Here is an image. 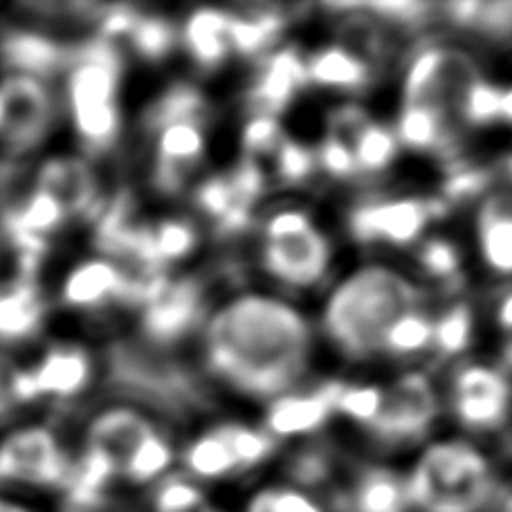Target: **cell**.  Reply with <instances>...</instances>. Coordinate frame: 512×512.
Returning a JSON list of instances; mask_svg holds the SVG:
<instances>
[{
    "label": "cell",
    "instance_id": "cell-34",
    "mask_svg": "<svg viewBox=\"0 0 512 512\" xmlns=\"http://www.w3.org/2000/svg\"><path fill=\"white\" fill-rule=\"evenodd\" d=\"M340 48L362 61L382 59L387 54V36L371 16H346L340 25Z\"/></svg>",
    "mask_w": 512,
    "mask_h": 512
},
{
    "label": "cell",
    "instance_id": "cell-13",
    "mask_svg": "<svg viewBox=\"0 0 512 512\" xmlns=\"http://www.w3.org/2000/svg\"><path fill=\"white\" fill-rule=\"evenodd\" d=\"M66 209L68 216H97L102 212L93 169L81 158H52L39 171V187Z\"/></svg>",
    "mask_w": 512,
    "mask_h": 512
},
{
    "label": "cell",
    "instance_id": "cell-32",
    "mask_svg": "<svg viewBox=\"0 0 512 512\" xmlns=\"http://www.w3.org/2000/svg\"><path fill=\"white\" fill-rule=\"evenodd\" d=\"M185 463L189 472L196 474L198 479H221L225 474L236 470L230 447H227V443L216 429L196 438V441L187 447Z\"/></svg>",
    "mask_w": 512,
    "mask_h": 512
},
{
    "label": "cell",
    "instance_id": "cell-10",
    "mask_svg": "<svg viewBox=\"0 0 512 512\" xmlns=\"http://www.w3.org/2000/svg\"><path fill=\"white\" fill-rule=\"evenodd\" d=\"M452 405L468 429H497L508 416L510 384L504 373L472 364L456 373Z\"/></svg>",
    "mask_w": 512,
    "mask_h": 512
},
{
    "label": "cell",
    "instance_id": "cell-53",
    "mask_svg": "<svg viewBox=\"0 0 512 512\" xmlns=\"http://www.w3.org/2000/svg\"><path fill=\"white\" fill-rule=\"evenodd\" d=\"M18 376H21V369H18L7 355H0V416H5L9 409L18 405V398H16Z\"/></svg>",
    "mask_w": 512,
    "mask_h": 512
},
{
    "label": "cell",
    "instance_id": "cell-58",
    "mask_svg": "<svg viewBox=\"0 0 512 512\" xmlns=\"http://www.w3.org/2000/svg\"><path fill=\"white\" fill-rule=\"evenodd\" d=\"M506 171H508V176L512 178V155L506 160Z\"/></svg>",
    "mask_w": 512,
    "mask_h": 512
},
{
    "label": "cell",
    "instance_id": "cell-31",
    "mask_svg": "<svg viewBox=\"0 0 512 512\" xmlns=\"http://www.w3.org/2000/svg\"><path fill=\"white\" fill-rule=\"evenodd\" d=\"M7 216L9 221L21 227L27 234L45 239V236L61 227L68 214L50 194L36 189L21 207H9Z\"/></svg>",
    "mask_w": 512,
    "mask_h": 512
},
{
    "label": "cell",
    "instance_id": "cell-51",
    "mask_svg": "<svg viewBox=\"0 0 512 512\" xmlns=\"http://www.w3.org/2000/svg\"><path fill=\"white\" fill-rule=\"evenodd\" d=\"M310 230H313V221H310V216L306 212L288 209V212H281L272 218L268 227H265V234H268V241H281L306 234Z\"/></svg>",
    "mask_w": 512,
    "mask_h": 512
},
{
    "label": "cell",
    "instance_id": "cell-5",
    "mask_svg": "<svg viewBox=\"0 0 512 512\" xmlns=\"http://www.w3.org/2000/svg\"><path fill=\"white\" fill-rule=\"evenodd\" d=\"M72 465L45 427H27L0 445V479L41 488H66Z\"/></svg>",
    "mask_w": 512,
    "mask_h": 512
},
{
    "label": "cell",
    "instance_id": "cell-4",
    "mask_svg": "<svg viewBox=\"0 0 512 512\" xmlns=\"http://www.w3.org/2000/svg\"><path fill=\"white\" fill-rule=\"evenodd\" d=\"M418 512H481L495 499V481L483 454L465 443H436L407 479Z\"/></svg>",
    "mask_w": 512,
    "mask_h": 512
},
{
    "label": "cell",
    "instance_id": "cell-56",
    "mask_svg": "<svg viewBox=\"0 0 512 512\" xmlns=\"http://www.w3.org/2000/svg\"><path fill=\"white\" fill-rule=\"evenodd\" d=\"M0 512H30L23 506H16V504H9V501H3L0 499Z\"/></svg>",
    "mask_w": 512,
    "mask_h": 512
},
{
    "label": "cell",
    "instance_id": "cell-33",
    "mask_svg": "<svg viewBox=\"0 0 512 512\" xmlns=\"http://www.w3.org/2000/svg\"><path fill=\"white\" fill-rule=\"evenodd\" d=\"M223 441L230 447L234 456L236 470H250L256 465L270 459L272 452L277 450V443L268 432L245 427V425H223L216 429Z\"/></svg>",
    "mask_w": 512,
    "mask_h": 512
},
{
    "label": "cell",
    "instance_id": "cell-42",
    "mask_svg": "<svg viewBox=\"0 0 512 512\" xmlns=\"http://www.w3.org/2000/svg\"><path fill=\"white\" fill-rule=\"evenodd\" d=\"M155 250H158L160 261L167 265L169 261L185 259L196 245V230L187 221H162L158 227H153Z\"/></svg>",
    "mask_w": 512,
    "mask_h": 512
},
{
    "label": "cell",
    "instance_id": "cell-43",
    "mask_svg": "<svg viewBox=\"0 0 512 512\" xmlns=\"http://www.w3.org/2000/svg\"><path fill=\"white\" fill-rule=\"evenodd\" d=\"M501 93L504 90L488 84V81H477L461 104L459 115L463 117V122L470 126H488L497 122L501 111Z\"/></svg>",
    "mask_w": 512,
    "mask_h": 512
},
{
    "label": "cell",
    "instance_id": "cell-8",
    "mask_svg": "<svg viewBox=\"0 0 512 512\" xmlns=\"http://www.w3.org/2000/svg\"><path fill=\"white\" fill-rule=\"evenodd\" d=\"M52 102L39 79L12 75L0 84V135L16 153L30 151L48 133Z\"/></svg>",
    "mask_w": 512,
    "mask_h": 512
},
{
    "label": "cell",
    "instance_id": "cell-17",
    "mask_svg": "<svg viewBox=\"0 0 512 512\" xmlns=\"http://www.w3.org/2000/svg\"><path fill=\"white\" fill-rule=\"evenodd\" d=\"M342 382H326L308 396H281L265 418L270 436H297L322 429L335 411V396Z\"/></svg>",
    "mask_w": 512,
    "mask_h": 512
},
{
    "label": "cell",
    "instance_id": "cell-52",
    "mask_svg": "<svg viewBox=\"0 0 512 512\" xmlns=\"http://www.w3.org/2000/svg\"><path fill=\"white\" fill-rule=\"evenodd\" d=\"M137 21H140L137 9L128 7V5H111L106 16L99 21V36L106 41H111V39H115V36H122V34L131 36Z\"/></svg>",
    "mask_w": 512,
    "mask_h": 512
},
{
    "label": "cell",
    "instance_id": "cell-3",
    "mask_svg": "<svg viewBox=\"0 0 512 512\" xmlns=\"http://www.w3.org/2000/svg\"><path fill=\"white\" fill-rule=\"evenodd\" d=\"M106 382L120 396L171 418L194 416L209 407V393L194 373L153 344L117 340L108 346Z\"/></svg>",
    "mask_w": 512,
    "mask_h": 512
},
{
    "label": "cell",
    "instance_id": "cell-2",
    "mask_svg": "<svg viewBox=\"0 0 512 512\" xmlns=\"http://www.w3.org/2000/svg\"><path fill=\"white\" fill-rule=\"evenodd\" d=\"M423 292L414 283L380 265L351 274L333 292L324 310V328L346 358L367 360L382 351L389 328L414 313Z\"/></svg>",
    "mask_w": 512,
    "mask_h": 512
},
{
    "label": "cell",
    "instance_id": "cell-21",
    "mask_svg": "<svg viewBox=\"0 0 512 512\" xmlns=\"http://www.w3.org/2000/svg\"><path fill=\"white\" fill-rule=\"evenodd\" d=\"M45 310L36 281L18 279L14 286L0 290V342H23L39 333Z\"/></svg>",
    "mask_w": 512,
    "mask_h": 512
},
{
    "label": "cell",
    "instance_id": "cell-11",
    "mask_svg": "<svg viewBox=\"0 0 512 512\" xmlns=\"http://www.w3.org/2000/svg\"><path fill=\"white\" fill-rule=\"evenodd\" d=\"M203 315V286L196 279L171 281L167 290L144 308L142 331L149 344L169 346L196 328Z\"/></svg>",
    "mask_w": 512,
    "mask_h": 512
},
{
    "label": "cell",
    "instance_id": "cell-22",
    "mask_svg": "<svg viewBox=\"0 0 512 512\" xmlns=\"http://www.w3.org/2000/svg\"><path fill=\"white\" fill-rule=\"evenodd\" d=\"M191 59L198 68L216 70L230 57V14L221 9H198L189 16L182 32Z\"/></svg>",
    "mask_w": 512,
    "mask_h": 512
},
{
    "label": "cell",
    "instance_id": "cell-16",
    "mask_svg": "<svg viewBox=\"0 0 512 512\" xmlns=\"http://www.w3.org/2000/svg\"><path fill=\"white\" fill-rule=\"evenodd\" d=\"M205 153L200 126L180 124L160 133L158 162H155V187L162 194H178L187 185L191 171L198 167Z\"/></svg>",
    "mask_w": 512,
    "mask_h": 512
},
{
    "label": "cell",
    "instance_id": "cell-20",
    "mask_svg": "<svg viewBox=\"0 0 512 512\" xmlns=\"http://www.w3.org/2000/svg\"><path fill=\"white\" fill-rule=\"evenodd\" d=\"M32 373L36 391L41 396L70 398L86 389V384L93 376V364L88 353L79 346H54L43 355L39 367Z\"/></svg>",
    "mask_w": 512,
    "mask_h": 512
},
{
    "label": "cell",
    "instance_id": "cell-15",
    "mask_svg": "<svg viewBox=\"0 0 512 512\" xmlns=\"http://www.w3.org/2000/svg\"><path fill=\"white\" fill-rule=\"evenodd\" d=\"M75 48L61 45L48 36L12 30L0 39V61L23 77H50L72 66Z\"/></svg>",
    "mask_w": 512,
    "mask_h": 512
},
{
    "label": "cell",
    "instance_id": "cell-26",
    "mask_svg": "<svg viewBox=\"0 0 512 512\" xmlns=\"http://www.w3.org/2000/svg\"><path fill=\"white\" fill-rule=\"evenodd\" d=\"M306 70L308 81L322 88L362 90L373 81V70L369 63L340 48V45L315 52L306 61Z\"/></svg>",
    "mask_w": 512,
    "mask_h": 512
},
{
    "label": "cell",
    "instance_id": "cell-18",
    "mask_svg": "<svg viewBox=\"0 0 512 512\" xmlns=\"http://www.w3.org/2000/svg\"><path fill=\"white\" fill-rule=\"evenodd\" d=\"M340 512H409L407 481L387 468H367L358 474L353 486L337 492Z\"/></svg>",
    "mask_w": 512,
    "mask_h": 512
},
{
    "label": "cell",
    "instance_id": "cell-28",
    "mask_svg": "<svg viewBox=\"0 0 512 512\" xmlns=\"http://www.w3.org/2000/svg\"><path fill=\"white\" fill-rule=\"evenodd\" d=\"M286 16L272 9L252 16H230V48L241 57H259L279 39Z\"/></svg>",
    "mask_w": 512,
    "mask_h": 512
},
{
    "label": "cell",
    "instance_id": "cell-57",
    "mask_svg": "<svg viewBox=\"0 0 512 512\" xmlns=\"http://www.w3.org/2000/svg\"><path fill=\"white\" fill-rule=\"evenodd\" d=\"M501 360H504V367H506L508 371H512V340L506 344V349H504V355H501Z\"/></svg>",
    "mask_w": 512,
    "mask_h": 512
},
{
    "label": "cell",
    "instance_id": "cell-19",
    "mask_svg": "<svg viewBox=\"0 0 512 512\" xmlns=\"http://www.w3.org/2000/svg\"><path fill=\"white\" fill-rule=\"evenodd\" d=\"M151 434H155V429L140 411L111 409L95 418V423L90 425L88 447L106 454L122 472L133 452Z\"/></svg>",
    "mask_w": 512,
    "mask_h": 512
},
{
    "label": "cell",
    "instance_id": "cell-50",
    "mask_svg": "<svg viewBox=\"0 0 512 512\" xmlns=\"http://www.w3.org/2000/svg\"><path fill=\"white\" fill-rule=\"evenodd\" d=\"M364 12L376 14L382 21L396 23V25H418L425 23L432 7L425 3H369L362 5Z\"/></svg>",
    "mask_w": 512,
    "mask_h": 512
},
{
    "label": "cell",
    "instance_id": "cell-45",
    "mask_svg": "<svg viewBox=\"0 0 512 512\" xmlns=\"http://www.w3.org/2000/svg\"><path fill=\"white\" fill-rule=\"evenodd\" d=\"M418 261L429 277L441 279L445 283L459 281L461 270V254L450 241L445 239H432L423 245L418 252Z\"/></svg>",
    "mask_w": 512,
    "mask_h": 512
},
{
    "label": "cell",
    "instance_id": "cell-46",
    "mask_svg": "<svg viewBox=\"0 0 512 512\" xmlns=\"http://www.w3.org/2000/svg\"><path fill=\"white\" fill-rule=\"evenodd\" d=\"M205 504L207 501L203 497V492H200L194 483L180 477H173L160 483L153 497L155 512H191Z\"/></svg>",
    "mask_w": 512,
    "mask_h": 512
},
{
    "label": "cell",
    "instance_id": "cell-29",
    "mask_svg": "<svg viewBox=\"0 0 512 512\" xmlns=\"http://www.w3.org/2000/svg\"><path fill=\"white\" fill-rule=\"evenodd\" d=\"M450 21L490 39H512V3H450L443 7Z\"/></svg>",
    "mask_w": 512,
    "mask_h": 512
},
{
    "label": "cell",
    "instance_id": "cell-38",
    "mask_svg": "<svg viewBox=\"0 0 512 512\" xmlns=\"http://www.w3.org/2000/svg\"><path fill=\"white\" fill-rule=\"evenodd\" d=\"M171 447L160 434H151L137 447L131 459L124 465L122 474L133 483H149L158 479L160 474L171 465Z\"/></svg>",
    "mask_w": 512,
    "mask_h": 512
},
{
    "label": "cell",
    "instance_id": "cell-41",
    "mask_svg": "<svg viewBox=\"0 0 512 512\" xmlns=\"http://www.w3.org/2000/svg\"><path fill=\"white\" fill-rule=\"evenodd\" d=\"M384 400V391L378 387H351V384H340L335 396V411L349 416L353 420H360L364 425H371L376 416L380 414Z\"/></svg>",
    "mask_w": 512,
    "mask_h": 512
},
{
    "label": "cell",
    "instance_id": "cell-48",
    "mask_svg": "<svg viewBox=\"0 0 512 512\" xmlns=\"http://www.w3.org/2000/svg\"><path fill=\"white\" fill-rule=\"evenodd\" d=\"M286 140L281 133V124L277 117L272 115H254L252 120L243 128V151L248 153V158L263 153H277L281 142Z\"/></svg>",
    "mask_w": 512,
    "mask_h": 512
},
{
    "label": "cell",
    "instance_id": "cell-30",
    "mask_svg": "<svg viewBox=\"0 0 512 512\" xmlns=\"http://www.w3.org/2000/svg\"><path fill=\"white\" fill-rule=\"evenodd\" d=\"M360 173H380L396 160L398 137L387 126L369 122L351 144Z\"/></svg>",
    "mask_w": 512,
    "mask_h": 512
},
{
    "label": "cell",
    "instance_id": "cell-1",
    "mask_svg": "<svg viewBox=\"0 0 512 512\" xmlns=\"http://www.w3.org/2000/svg\"><path fill=\"white\" fill-rule=\"evenodd\" d=\"M310 346L306 319L283 301L261 295L234 299L207 328L209 367L252 398H281L304 376Z\"/></svg>",
    "mask_w": 512,
    "mask_h": 512
},
{
    "label": "cell",
    "instance_id": "cell-44",
    "mask_svg": "<svg viewBox=\"0 0 512 512\" xmlns=\"http://www.w3.org/2000/svg\"><path fill=\"white\" fill-rule=\"evenodd\" d=\"M317 164V153L295 140H283L277 149V173L288 185H301L313 176Z\"/></svg>",
    "mask_w": 512,
    "mask_h": 512
},
{
    "label": "cell",
    "instance_id": "cell-12",
    "mask_svg": "<svg viewBox=\"0 0 512 512\" xmlns=\"http://www.w3.org/2000/svg\"><path fill=\"white\" fill-rule=\"evenodd\" d=\"M331 263V243L315 227L292 239L268 241L263 250V265L272 277L288 286H313Z\"/></svg>",
    "mask_w": 512,
    "mask_h": 512
},
{
    "label": "cell",
    "instance_id": "cell-27",
    "mask_svg": "<svg viewBox=\"0 0 512 512\" xmlns=\"http://www.w3.org/2000/svg\"><path fill=\"white\" fill-rule=\"evenodd\" d=\"M207 113L209 104L198 88L189 84H176L146 108L144 126L158 133L180 124L200 126L205 122Z\"/></svg>",
    "mask_w": 512,
    "mask_h": 512
},
{
    "label": "cell",
    "instance_id": "cell-37",
    "mask_svg": "<svg viewBox=\"0 0 512 512\" xmlns=\"http://www.w3.org/2000/svg\"><path fill=\"white\" fill-rule=\"evenodd\" d=\"M474 315L468 304H456L434 324V344L445 358L459 355L470 346Z\"/></svg>",
    "mask_w": 512,
    "mask_h": 512
},
{
    "label": "cell",
    "instance_id": "cell-39",
    "mask_svg": "<svg viewBox=\"0 0 512 512\" xmlns=\"http://www.w3.org/2000/svg\"><path fill=\"white\" fill-rule=\"evenodd\" d=\"M333 474V452L324 445H310L292 456L288 477L301 488L326 486Z\"/></svg>",
    "mask_w": 512,
    "mask_h": 512
},
{
    "label": "cell",
    "instance_id": "cell-55",
    "mask_svg": "<svg viewBox=\"0 0 512 512\" xmlns=\"http://www.w3.org/2000/svg\"><path fill=\"white\" fill-rule=\"evenodd\" d=\"M499 120L512 124V88L504 90L501 93V111H499Z\"/></svg>",
    "mask_w": 512,
    "mask_h": 512
},
{
    "label": "cell",
    "instance_id": "cell-36",
    "mask_svg": "<svg viewBox=\"0 0 512 512\" xmlns=\"http://www.w3.org/2000/svg\"><path fill=\"white\" fill-rule=\"evenodd\" d=\"M131 41L142 59L162 61L176 45V27L164 16H140L131 32Z\"/></svg>",
    "mask_w": 512,
    "mask_h": 512
},
{
    "label": "cell",
    "instance_id": "cell-49",
    "mask_svg": "<svg viewBox=\"0 0 512 512\" xmlns=\"http://www.w3.org/2000/svg\"><path fill=\"white\" fill-rule=\"evenodd\" d=\"M317 164L333 178L349 180L360 173L358 162H355V153L346 142L337 140V137L328 135L317 151Z\"/></svg>",
    "mask_w": 512,
    "mask_h": 512
},
{
    "label": "cell",
    "instance_id": "cell-6",
    "mask_svg": "<svg viewBox=\"0 0 512 512\" xmlns=\"http://www.w3.org/2000/svg\"><path fill=\"white\" fill-rule=\"evenodd\" d=\"M436 416L438 400L432 384L420 373H405L384 391L380 414L369 427L384 443H414L427 434Z\"/></svg>",
    "mask_w": 512,
    "mask_h": 512
},
{
    "label": "cell",
    "instance_id": "cell-14",
    "mask_svg": "<svg viewBox=\"0 0 512 512\" xmlns=\"http://www.w3.org/2000/svg\"><path fill=\"white\" fill-rule=\"evenodd\" d=\"M306 84V61L301 59L297 48H283L270 54L250 90L252 113L277 117L281 111H286Z\"/></svg>",
    "mask_w": 512,
    "mask_h": 512
},
{
    "label": "cell",
    "instance_id": "cell-54",
    "mask_svg": "<svg viewBox=\"0 0 512 512\" xmlns=\"http://www.w3.org/2000/svg\"><path fill=\"white\" fill-rule=\"evenodd\" d=\"M497 319H499L501 326L508 328V331H512V292H510V295H508L504 301H501Z\"/></svg>",
    "mask_w": 512,
    "mask_h": 512
},
{
    "label": "cell",
    "instance_id": "cell-9",
    "mask_svg": "<svg viewBox=\"0 0 512 512\" xmlns=\"http://www.w3.org/2000/svg\"><path fill=\"white\" fill-rule=\"evenodd\" d=\"M432 221L429 200L400 198V200H371L351 212L349 227L355 241L360 243H414L427 223Z\"/></svg>",
    "mask_w": 512,
    "mask_h": 512
},
{
    "label": "cell",
    "instance_id": "cell-24",
    "mask_svg": "<svg viewBox=\"0 0 512 512\" xmlns=\"http://www.w3.org/2000/svg\"><path fill=\"white\" fill-rule=\"evenodd\" d=\"M124 272L111 261H86L63 283V301L72 308H95L122 299Z\"/></svg>",
    "mask_w": 512,
    "mask_h": 512
},
{
    "label": "cell",
    "instance_id": "cell-23",
    "mask_svg": "<svg viewBox=\"0 0 512 512\" xmlns=\"http://www.w3.org/2000/svg\"><path fill=\"white\" fill-rule=\"evenodd\" d=\"M477 225L483 259L495 272L512 274V194L501 191L483 200Z\"/></svg>",
    "mask_w": 512,
    "mask_h": 512
},
{
    "label": "cell",
    "instance_id": "cell-35",
    "mask_svg": "<svg viewBox=\"0 0 512 512\" xmlns=\"http://www.w3.org/2000/svg\"><path fill=\"white\" fill-rule=\"evenodd\" d=\"M434 342V324L429 319L414 310V313L402 315L396 324L389 328L384 337L382 351L393 355H414L427 349Z\"/></svg>",
    "mask_w": 512,
    "mask_h": 512
},
{
    "label": "cell",
    "instance_id": "cell-7",
    "mask_svg": "<svg viewBox=\"0 0 512 512\" xmlns=\"http://www.w3.org/2000/svg\"><path fill=\"white\" fill-rule=\"evenodd\" d=\"M122 77V57L111 41L90 39L75 48L70 66L68 95L72 115L104 111L117 106V88Z\"/></svg>",
    "mask_w": 512,
    "mask_h": 512
},
{
    "label": "cell",
    "instance_id": "cell-25",
    "mask_svg": "<svg viewBox=\"0 0 512 512\" xmlns=\"http://www.w3.org/2000/svg\"><path fill=\"white\" fill-rule=\"evenodd\" d=\"M396 137L400 144L414 151H436L441 155H452L456 149V135L450 120L427 106H402Z\"/></svg>",
    "mask_w": 512,
    "mask_h": 512
},
{
    "label": "cell",
    "instance_id": "cell-47",
    "mask_svg": "<svg viewBox=\"0 0 512 512\" xmlns=\"http://www.w3.org/2000/svg\"><path fill=\"white\" fill-rule=\"evenodd\" d=\"M245 512H324V508L295 488H270L259 492Z\"/></svg>",
    "mask_w": 512,
    "mask_h": 512
},
{
    "label": "cell",
    "instance_id": "cell-40",
    "mask_svg": "<svg viewBox=\"0 0 512 512\" xmlns=\"http://www.w3.org/2000/svg\"><path fill=\"white\" fill-rule=\"evenodd\" d=\"M492 171L483 167H468L463 162H454L450 167V176H447L443 185V200L447 205L454 203H468L472 198H479L483 191L490 187Z\"/></svg>",
    "mask_w": 512,
    "mask_h": 512
}]
</instances>
